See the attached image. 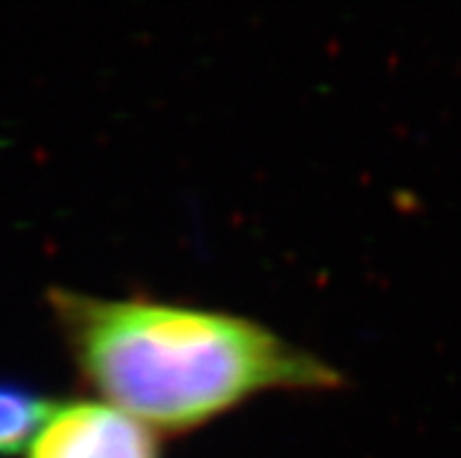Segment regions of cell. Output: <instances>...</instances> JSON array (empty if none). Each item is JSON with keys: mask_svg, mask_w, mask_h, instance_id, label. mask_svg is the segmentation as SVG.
<instances>
[{"mask_svg": "<svg viewBox=\"0 0 461 458\" xmlns=\"http://www.w3.org/2000/svg\"><path fill=\"white\" fill-rule=\"evenodd\" d=\"M82 377L148 428H197L275 389H338L342 374L265 325L152 300L50 292Z\"/></svg>", "mask_w": 461, "mask_h": 458, "instance_id": "obj_1", "label": "cell"}, {"mask_svg": "<svg viewBox=\"0 0 461 458\" xmlns=\"http://www.w3.org/2000/svg\"><path fill=\"white\" fill-rule=\"evenodd\" d=\"M26 458H159L158 437L111 402L54 405Z\"/></svg>", "mask_w": 461, "mask_h": 458, "instance_id": "obj_2", "label": "cell"}, {"mask_svg": "<svg viewBox=\"0 0 461 458\" xmlns=\"http://www.w3.org/2000/svg\"><path fill=\"white\" fill-rule=\"evenodd\" d=\"M52 409L54 402L29 383L0 379V456L29 447Z\"/></svg>", "mask_w": 461, "mask_h": 458, "instance_id": "obj_3", "label": "cell"}]
</instances>
